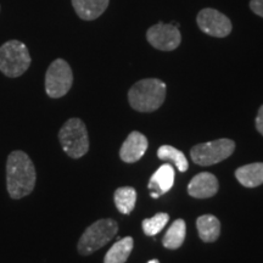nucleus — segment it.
<instances>
[{"instance_id": "obj_1", "label": "nucleus", "mask_w": 263, "mask_h": 263, "mask_svg": "<svg viewBox=\"0 0 263 263\" xmlns=\"http://www.w3.org/2000/svg\"><path fill=\"white\" fill-rule=\"evenodd\" d=\"M37 172L33 161L22 150L9 154L6 160V189L14 200L24 199L34 190Z\"/></svg>"}, {"instance_id": "obj_2", "label": "nucleus", "mask_w": 263, "mask_h": 263, "mask_svg": "<svg viewBox=\"0 0 263 263\" xmlns=\"http://www.w3.org/2000/svg\"><path fill=\"white\" fill-rule=\"evenodd\" d=\"M166 99V84L157 78H146L137 82L128 91L130 106L139 112L159 110Z\"/></svg>"}, {"instance_id": "obj_3", "label": "nucleus", "mask_w": 263, "mask_h": 263, "mask_svg": "<svg viewBox=\"0 0 263 263\" xmlns=\"http://www.w3.org/2000/svg\"><path fill=\"white\" fill-rule=\"evenodd\" d=\"M32 59L28 48L22 42H5L0 47V72L9 78L22 76L31 66Z\"/></svg>"}, {"instance_id": "obj_4", "label": "nucleus", "mask_w": 263, "mask_h": 263, "mask_svg": "<svg viewBox=\"0 0 263 263\" xmlns=\"http://www.w3.org/2000/svg\"><path fill=\"white\" fill-rule=\"evenodd\" d=\"M118 232V224L116 221L111 218H103L90 224L81 239L78 240L77 250L82 256H89L105 245L116 236Z\"/></svg>"}, {"instance_id": "obj_5", "label": "nucleus", "mask_w": 263, "mask_h": 263, "mask_svg": "<svg viewBox=\"0 0 263 263\" xmlns=\"http://www.w3.org/2000/svg\"><path fill=\"white\" fill-rule=\"evenodd\" d=\"M59 140L66 155L81 159L89 150V137L84 122L80 118H70L59 130Z\"/></svg>"}, {"instance_id": "obj_6", "label": "nucleus", "mask_w": 263, "mask_h": 263, "mask_svg": "<svg viewBox=\"0 0 263 263\" xmlns=\"http://www.w3.org/2000/svg\"><path fill=\"white\" fill-rule=\"evenodd\" d=\"M73 83L71 66L64 59H57L48 67L45 73V91L51 99L65 97Z\"/></svg>"}, {"instance_id": "obj_7", "label": "nucleus", "mask_w": 263, "mask_h": 263, "mask_svg": "<svg viewBox=\"0 0 263 263\" xmlns=\"http://www.w3.org/2000/svg\"><path fill=\"white\" fill-rule=\"evenodd\" d=\"M235 143L233 140L217 139L209 143L197 144L190 150V156L199 166H211L228 159L234 153Z\"/></svg>"}, {"instance_id": "obj_8", "label": "nucleus", "mask_w": 263, "mask_h": 263, "mask_svg": "<svg viewBox=\"0 0 263 263\" xmlns=\"http://www.w3.org/2000/svg\"><path fill=\"white\" fill-rule=\"evenodd\" d=\"M197 26L206 34L216 38H224L232 32V22L224 14L216 9H203L197 14Z\"/></svg>"}, {"instance_id": "obj_9", "label": "nucleus", "mask_w": 263, "mask_h": 263, "mask_svg": "<svg viewBox=\"0 0 263 263\" xmlns=\"http://www.w3.org/2000/svg\"><path fill=\"white\" fill-rule=\"evenodd\" d=\"M146 39L154 48L159 50L172 51L180 45L182 35L177 26L159 22L147 29Z\"/></svg>"}, {"instance_id": "obj_10", "label": "nucleus", "mask_w": 263, "mask_h": 263, "mask_svg": "<svg viewBox=\"0 0 263 263\" xmlns=\"http://www.w3.org/2000/svg\"><path fill=\"white\" fill-rule=\"evenodd\" d=\"M147 150V139L140 132H132L120 150V157L127 163L139 161Z\"/></svg>"}, {"instance_id": "obj_11", "label": "nucleus", "mask_w": 263, "mask_h": 263, "mask_svg": "<svg viewBox=\"0 0 263 263\" xmlns=\"http://www.w3.org/2000/svg\"><path fill=\"white\" fill-rule=\"evenodd\" d=\"M218 192V180L212 173L201 172L190 180L188 194L196 199H207L215 196Z\"/></svg>"}, {"instance_id": "obj_12", "label": "nucleus", "mask_w": 263, "mask_h": 263, "mask_svg": "<svg viewBox=\"0 0 263 263\" xmlns=\"http://www.w3.org/2000/svg\"><path fill=\"white\" fill-rule=\"evenodd\" d=\"M174 184V168L170 163L162 164L155 173L151 176L147 184V188L150 190L151 197H157L164 195L172 189Z\"/></svg>"}, {"instance_id": "obj_13", "label": "nucleus", "mask_w": 263, "mask_h": 263, "mask_svg": "<svg viewBox=\"0 0 263 263\" xmlns=\"http://www.w3.org/2000/svg\"><path fill=\"white\" fill-rule=\"evenodd\" d=\"M108 3L110 0H72V6L82 20L93 21L104 14Z\"/></svg>"}, {"instance_id": "obj_14", "label": "nucleus", "mask_w": 263, "mask_h": 263, "mask_svg": "<svg viewBox=\"0 0 263 263\" xmlns=\"http://www.w3.org/2000/svg\"><path fill=\"white\" fill-rule=\"evenodd\" d=\"M235 177L246 188H256L263 184V162L245 164L235 171Z\"/></svg>"}, {"instance_id": "obj_15", "label": "nucleus", "mask_w": 263, "mask_h": 263, "mask_svg": "<svg viewBox=\"0 0 263 263\" xmlns=\"http://www.w3.org/2000/svg\"><path fill=\"white\" fill-rule=\"evenodd\" d=\"M196 227L200 239L205 242L216 241L221 234V223L212 215L200 216L196 221Z\"/></svg>"}, {"instance_id": "obj_16", "label": "nucleus", "mask_w": 263, "mask_h": 263, "mask_svg": "<svg viewBox=\"0 0 263 263\" xmlns=\"http://www.w3.org/2000/svg\"><path fill=\"white\" fill-rule=\"evenodd\" d=\"M133 238L130 236L118 240L116 244L111 246V249L107 251L104 263H126L132 250H133Z\"/></svg>"}, {"instance_id": "obj_17", "label": "nucleus", "mask_w": 263, "mask_h": 263, "mask_svg": "<svg viewBox=\"0 0 263 263\" xmlns=\"http://www.w3.org/2000/svg\"><path fill=\"white\" fill-rule=\"evenodd\" d=\"M186 234V224L184 219H177L172 223L162 239V244L166 249L176 250L183 245Z\"/></svg>"}, {"instance_id": "obj_18", "label": "nucleus", "mask_w": 263, "mask_h": 263, "mask_svg": "<svg viewBox=\"0 0 263 263\" xmlns=\"http://www.w3.org/2000/svg\"><path fill=\"white\" fill-rule=\"evenodd\" d=\"M115 205L117 210L123 215H129L136 207L137 202V192L132 186H122L115 192L114 195Z\"/></svg>"}, {"instance_id": "obj_19", "label": "nucleus", "mask_w": 263, "mask_h": 263, "mask_svg": "<svg viewBox=\"0 0 263 263\" xmlns=\"http://www.w3.org/2000/svg\"><path fill=\"white\" fill-rule=\"evenodd\" d=\"M157 157L163 161H171L174 163V166L178 168L179 172H185L188 170L189 163L188 160L182 151L176 149L171 145H162L157 150Z\"/></svg>"}, {"instance_id": "obj_20", "label": "nucleus", "mask_w": 263, "mask_h": 263, "mask_svg": "<svg viewBox=\"0 0 263 263\" xmlns=\"http://www.w3.org/2000/svg\"><path fill=\"white\" fill-rule=\"evenodd\" d=\"M170 221V216L167 213L161 212L157 213L151 218H146L144 219L143 223H141V227H143L144 233L147 236H154L162 230L164 227L167 226V223Z\"/></svg>"}, {"instance_id": "obj_21", "label": "nucleus", "mask_w": 263, "mask_h": 263, "mask_svg": "<svg viewBox=\"0 0 263 263\" xmlns=\"http://www.w3.org/2000/svg\"><path fill=\"white\" fill-rule=\"evenodd\" d=\"M250 9H251L256 15L263 17V0H251V2H250Z\"/></svg>"}, {"instance_id": "obj_22", "label": "nucleus", "mask_w": 263, "mask_h": 263, "mask_svg": "<svg viewBox=\"0 0 263 263\" xmlns=\"http://www.w3.org/2000/svg\"><path fill=\"white\" fill-rule=\"evenodd\" d=\"M256 128H257V130L263 136V105L259 107L257 117H256Z\"/></svg>"}, {"instance_id": "obj_23", "label": "nucleus", "mask_w": 263, "mask_h": 263, "mask_svg": "<svg viewBox=\"0 0 263 263\" xmlns=\"http://www.w3.org/2000/svg\"><path fill=\"white\" fill-rule=\"evenodd\" d=\"M147 263H160L159 259H151V261H149Z\"/></svg>"}]
</instances>
